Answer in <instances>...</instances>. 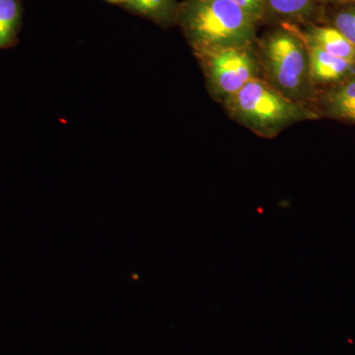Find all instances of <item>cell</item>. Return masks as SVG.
Wrapping results in <instances>:
<instances>
[{"mask_svg":"<svg viewBox=\"0 0 355 355\" xmlns=\"http://www.w3.org/2000/svg\"><path fill=\"white\" fill-rule=\"evenodd\" d=\"M176 23L195 51L253 46L258 40V23L232 0H184Z\"/></svg>","mask_w":355,"mask_h":355,"instance_id":"6da1fadb","label":"cell"},{"mask_svg":"<svg viewBox=\"0 0 355 355\" xmlns=\"http://www.w3.org/2000/svg\"><path fill=\"white\" fill-rule=\"evenodd\" d=\"M195 53L202 64L210 94L222 103L252 79L261 76L256 46H228Z\"/></svg>","mask_w":355,"mask_h":355,"instance_id":"277c9868","label":"cell"},{"mask_svg":"<svg viewBox=\"0 0 355 355\" xmlns=\"http://www.w3.org/2000/svg\"><path fill=\"white\" fill-rule=\"evenodd\" d=\"M107 1L112 2V3H125L128 0H107Z\"/></svg>","mask_w":355,"mask_h":355,"instance_id":"5bb4252c","label":"cell"},{"mask_svg":"<svg viewBox=\"0 0 355 355\" xmlns=\"http://www.w3.org/2000/svg\"><path fill=\"white\" fill-rule=\"evenodd\" d=\"M22 6L19 0H0V50L12 46L17 39Z\"/></svg>","mask_w":355,"mask_h":355,"instance_id":"30bf717a","label":"cell"},{"mask_svg":"<svg viewBox=\"0 0 355 355\" xmlns=\"http://www.w3.org/2000/svg\"><path fill=\"white\" fill-rule=\"evenodd\" d=\"M323 12L317 0H266V22L275 25L321 24Z\"/></svg>","mask_w":355,"mask_h":355,"instance_id":"8992f818","label":"cell"},{"mask_svg":"<svg viewBox=\"0 0 355 355\" xmlns=\"http://www.w3.org/2000/svg\"><path fill=\"white\" fill-rule=\"evenodd\" d=\"M223 105L233 120L266 139L289 125L318 116L311 107L286 97L263 76L245 84Z\"/></svg>","mask_w":355,"mask_h":355,"instance_id":"3957f363","label":"cell"},{"mask_svg":"<svg viewBox=\"0 0 355 355\" xmlns=\"http://www.w3.org/2000/svg\"><path fill=\"white\" fill-rule=\"evenodd\" d=\"M304 43L309 55L311 83L315 89L318 86L330 87L355 76L354 62L330 55L314 44Z\"/></svg>","mask_w":355,"mask_h":355,"instance_id":"5b68a950","label":"cell"},{"mask_svg":"<svg viewBox=\"0 0 355 355\" xmlns=\"http://www.w3.org/2000/svg\"><path fill=\"white\" fill-rule=\"evenodd\" d=\"M321 24L336 28L355 46V4L324 7Z\"/></svg>","mask_w":355,"mask_h":355,"instance_id":"8fae6325","label":"cell"},{"mask_svg":"<svg viewBox=\"0 0 355 355\" xmlns=\"http://www.w3.org/2000/svg\"><path fill=\"white\" fill-rule=\"evenodd\" d=\"M316 98L317 109L324 116L355 123V76L330 86Z\"/></svg>","mask_w":355,"mask_h":355,"instance_id":"ba28073f","label":"cell"},{"mask_svg":"<svg viewBox=\"0 0 355 355\" xmlns=\"http://www.w3.org/2000/svg\"><path fill=\"white\" fill-rule=\"evenodd\" d=\"M179 4L176 0H128V9L157 24L168 27L177 21Z\"/></svg>","mask_w":355,"mask_h":355,"instance_id":"9c48e42d","label":"cell"},{"mask_svg":"<svg viewBox=\"0 0 355 355\" xmlns=\"http://www.w3.org/2000/svg\"><path fill=\"white\" fill-rule=\"evenodd\" d=\"M320 6L323 7L347 6V4H355V0H317Z\"/></svg>","mask_w":355,"mask_h":355,"instance_id":"4fadbf2b","label":"cell"},{"mask_svg":"<svg viewBox=\"0 0 355 355\" xmlns=\"http://www.w3.org/2000/svg\"><path fill=\"white\" fill-rule=\"evenodd\" d=\"M256 53L268 83L293 101L314 103L317 90L311 83L307 48L291 24L277 25L257 40Z\"/></svg>","mask_w":355,"mask_h":355,"instance_id":"7a4b0ae2","label":"cell"},{"mask_svg":"<svg viewBox=\"0 0 355 355\" xmlns=\"http://www.w3.org/2000/svg\"><path fill=\"white\" fill-rule=\"evenodd\" d=\"M291 25L306 43L314 44L330 55L355 64V46L336 28L317 23Z\"/></svg>","mask_w":355,"mask_h":355,"instance_id":"52a82bcc","label":"cell"},{"mask_svg":"<svg viewBox=\"0 0 355 355\" xmlns=\"http://www.w3.org/2000/svg\"><path fill=\"white\" fill-rule=\"evenodd\" d=\"M258 24L266 22V0H232Z\"/></svg>","mask_w":355,"mask_h":355,"instance_id":"7c38bea8","label":"cell"}]
</instances>
